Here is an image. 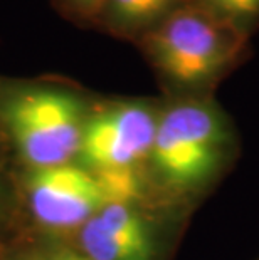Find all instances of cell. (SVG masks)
Wrapping results in <instances>:
<instances>
[{"label": "cell", "mask_w": 259, "mask_h": 260, "mask_svg": "<svg viewBox=\"0 0 259 260\" xmlns=\"http://www.w3.org/2000/svg\"><path fill=\"white\" fill-rule=\"evenodd\" d=\"M238 153V131L216 98H170L147 163L158 190L174 205L190 207L219 185Z\"/></svg>", "instance_id": "1"}, {"label": "cell", "mask_w": 259, "mask_h": 260, "mask_svg": "<svg viewBox=\"0 0 259 260\" xmlns=\"http://www.w3.org/2000/svg\"><path fill=\"white\" fill-rule=\"evenodd\" d=\"M249 37L194 2L185 4L136 44L170 98L214 96L246 57Z\"/></svg>", "instance_id": "2"}, {"label": "cell", "mask_w": 259, "mask_h": 260, "mask_svg": "<svg viewBox=\"0 0 259 260\" xmlns=\"http://www.w3.org/2000/svg\"><path fill=\"white\" fill-rule=\"evenodd\" d=\"M93 104L61 84H17L0 94V123L36 170L68 165L79 154Z\"/></svg>", "instance_id": "3"}, {"label": "cell", "mask_w": 259, "mask_h": 260, "mask_svg": "<svg viewBox=\"0 0 259 260\" xmlns=\"http://www.w3.org/2000/svg\"><path fill=\"white\" fill-rule=\"evenodd\" d=\"M162 106L147 99L93 104L79 156L91 171L140 170L148 161Z\"/></svg>", "instance_id": "4"}, {"label": "cell", "mask_w": 259, "mask_h": 260, "mask_svg": "<svg viewBox=\"0 0 259 260\" xmlns=\"http://www.w3.org/2000/svg\"><path fill=\"white\" fill-rule=\"evenodd\" d=\"M29 205L41 225L52 230L81 229L108 205L95 171L76 165L36 170L29 181Z\"/></svg>", "instance_id": "5"}, {"label": "cell", "mask_w": 259, "mask_h": 260, "mask_svg": "<svg viewBox=\"0 0 259 260\" xmlns=\"http://www.w3.org/2000/svg\"><path fill=\"white\" fill-rule=\"evenodd\" d=\"M140 202L108 203L81 226V252L96 260H160V243Z\"/></svg>", "instance_id": "6"}, {"label": "cell", "mask_w": 259, "mask_h": 260, "mask_svg": "<svg viewBox=\"0 0 259 260\" xmlns=\"http://www.w3.org/2000/svg\"><path fill=\"white\" fill-rule=\"evenodd\" d=\"M190 0H104L93 25L138 42Z\"/></svg>", "instance_id": "7"}, {"label": "cell", "mask_w": 259, "mask_h": 260, "mask_svg": "<svg viewBox=\"0 0 259 260\" xmlns=\"http://www.w3.org/2000/svg\"><path fill=\"white\" fill-rule=\"evenodd\" d=\"M217 19L227 22L244 36L259 27V0H190Z\"/></svg>", "instance_id": "8"}, {"label": "cell", "mask_w": 259, "mask_h": 260, "mask_svg": "<svg viewBox=\"0 0 259 260\" xmlns=\"http://www.w3.org/2000/svg\"><path fill=\"white\" fill-rule=\"evenodd\" d=\"M104 0H52V5L68 19L93 25Z\"/></svg>", "instance_id": "9"}, {"label": "cell", "mask_w": 259, "mask_h": 260, "mask_svg": "<svg viewBox=\"0 0 259 260\" xmlns=\"http://www.w3.org/2000/svg\"><path fill=\"white\" fill-rule=\"evenodd\" d=\"M49 260H96V258L88 257L86 253H82L81 250L79 252L78 250H61Z\"/></svg>", "instance_id": "10"}, {"label": "cell", "mask_w": 259, "mask_h": 260, "mask_svg": "<svg viewBox=\"0 0 259 260\" xmlns=\"http://www.w3.org/2000/svg\"><path fill=\"white\" fill-rule=\"evenodd\" d=\"M2 200H4V181H2V171H0V208H2Z\"/></svg>", "instance_id": "11"}, {"label": "cell", "mask_w": 259, "mask_h": 260, "mask_svg": "<svg viewBox=\"0 0 259 260\" xmlns=\"http://www.w3.org/2000/svg\"><path fill=\"white\" fill-rule=\"evenodd\" d=\"M257 260H259V258H257Z\"/></svg>", "instance_id": "12"}]
</instances>
